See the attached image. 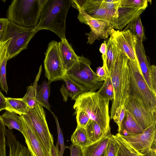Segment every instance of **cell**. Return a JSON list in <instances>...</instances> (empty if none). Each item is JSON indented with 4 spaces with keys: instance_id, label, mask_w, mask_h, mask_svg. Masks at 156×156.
Masks as SVG:
<instances>
[{
    "instance_id": "6da1fadb",
    "label": "cell",
    "mask_w": 156,
    "mask_h": 156,
    "mask_svg": "<svg viewBox=\"0 0 156 156\" xmlns=\"http://www.w3.org/2000/svg\"><path fill=\"white\" fill-rule=\"evenodd\" d=\"M71 5V0H44L35 30H49L61 40L66 38V19Z\"/></svg>"
},
{
    "instance_id": "7a4b0ae2",
    "label": "cell",
    "mask_w": 156,
    "mask_h": 156,
    "mask_svg": "<svg viewBox=\"0 0 156 156\" xmlns=\"http://www.w3.org/2000/svg\"><path fill=\"white\" fill-rule=\"evenodd\" d=\"M129 60L128 57L120 51L115 60L110 76L114 94L110 112L111 119H115L128 98L129 87L128 65Z\"/></svg>"
},
{
    "instance_id": "3957f363",
    "label": "cell",
    "mask_w": 156,
    "mask_h": 156,
    "mask_svg": "<svg viewBox=\"0 0 156 156\" xmlns=\"http://www.w3.org/2000/svg\"><path fill=\"white\" fill-rule=\"evenodd\" d=\"M73 106L75 110L85 112L90 119L98 123L104 133L110 128L109 101L101 98L97 92L88 91L79 95Z\"/></svg>"
},
{
    "instance_id": "277c9868",
    "label": "cell",
    "mask_w": 156,
    "mask_h": 156,
    "mask_svg": "<svg viewBox=\"0 0 156 156\" xmlns=\"http://www.w3.org/2000/svg\"><path fill=\"white\" fill-rule=\"evenodd\" d=\"M129 77L128 98L139 102L147 110L156 112V94L149 88L142 74L138 60H129Z\"/></svg>"
},
{
    "instance_id": "5b68a950",
    "label": "cell",
    "mask_w": 156,
    "mask_h": 156,
    "mask_svg": "<svg viewBox=\"0 0 156 156\" xmlns=\"http://www.w3.org/2000/svg\"><path fill=\"white\" fill-rule=\"evenodd\" d=\"M44 0H13L7 10V19L21 27L35 28Z\"/></svg>"
},
{
    "instance_id": "8992f818",
    "label": "cell",
    "mask_w": 156,
    "mask_h": 156,
    "mask_svg": "<svg viewBox=\"0 0 156 156\" xmlns=\"http://www.w3.org/2000/svg\"><path fill=\"white\" fill-rule=\"evenodd\" d=\"M37 32L35 28L21 27L8 20L1 41H7L8 60L27 49L30 40Z\"/></svg>"
},
{
    "instance_id": "52a82bcc",
    "label": "cell",
    "mask_w": 156,
    "mask_h": 156,
    "mask_svg": "<svg viewBox=\"0 0 156 156\" xmlns=\"http://www.w3.org/2000/svg\"><path fill=\"white\" fill-rule=\"evenodd\" d=\"M37 134L50 156H59L58 142L55 146L53 136L49 130L43 106L38 103L30 108L27 114Z\"/></svg>"
},
{
    "instance_id": "ba28073f",
    "label": "cell",
    "mask_w": 156,
    "mask_h": 156,
    "mask_svg": "<svg viewBox=\"0 0 156 156\" xmlns=\"http://www.w3.org/2000/svg\"><path fill=\"white\" fill-rule=\"evenodd\" d=\"M91 61L83 55L66 73L72 80L83 87L86 92L99 89L103 82L98 81V76L91 69Z\"/></svg>"
},
{
    "instance_id": "9c48e42d",
    "label": "cell",
    "mask_w": 156,
    "mask_h": 156,
    "mask_svg": "<svg viewBox=\"0 0 156 156\" xmlns=\"http://www.w3.org/2000/svg\"><path fill=\"white\" fill-rule=\"evenodd\" d=\"M156 122L142 133L131 136L117 133L114 136L129 149L138 155H146L151 150L156 149Z\"/></svg>"
},
{
    "instance_id": "30bf717a",
    "label": "cell",
    "mask_w": 156,
    "mask_h": 156,
    "mask_svg": "<svg viewBox=\"0 0 156 156\" xmlns=\"http://www.w3.org/2000/svg\"><path fill=\"white\" fill-rule=\"evenodd\" d=\"M58 43L53 40L48 45L44 61L45 75L51 83L62 80L66 74L62 66L58 48Z\"/></svg>"
},
{
    "instance_id": "8fae6325",
    "label": "cell",
    "mask_w": 156,
    "mask_h": 156,
    "mask_svg": "<svg viewBox=\"0 0 156 156\" xmlns=\"http://www.w3.org/2000/svg\"><path fill=\"white\" fill-rule=\"evenodd\" d=\"M79 11L77 18L81 23L88 25L91 31L85 34L88 36L87 43L93 44L96 40L106 39L112 34L114 29L108 23L93 18L87 14L81 7L71 4Z\"/></svg>"
},
{
    "instance_id": "7c38bea8",
    "label": "cell",
    "mask_w": 156,
    "mask_h": 156,
    "mask_svg": "<svg viewBox=\"0 0 156 156\" xmlns=\"http://www.w3.org/2000/svg\"><path fill=\"white\" fill-rule=\"evenodd\" d=\"M71 3L81 8L93 18L107 22L118 30V12L105 9L101 5L100 0H71Z\"/></svg>"
},
{
    "instance_id": "4fadbf2b",
    "label": "cell",
    "mask_w": 156,
    "mask_h": 156,
    "mask_svg": "<svg viewBox=\"0 0 156 156\" xmlns=\"http://www.w3.org/2000/svg\"><path fill=\"white\" fill-rule=\"evenodd\" d=\"M23 134L31 156H50L36 133L27 115H21Z\"/></svg>"
},
{
    "instance_id": "5bb4252c",
    "label": "cell",
    "mask_w": 156,
    "mask_h": 156,
    "mask_svg": "<svg viewBox=\"0 0 156 156\" xmlns=\"http://www.w3.org/2000/svg\"><path fill=\"white\" fill-rule=\"evenodd\" d=\"M112 34L119 50L126 55L129 60L136 61V47L137 43L136 36L129 30H116L113 29Z\"/></svg>"
},
{
    "instance_id": "9a60e30c",
    "label": "cell",
    "mask_w": 156,
    "mask_h": 156,
    "mask_svg": "<svg viewBox=\"0 0 156 156\" xmlns=\"http://www.w3.org/2000/svg\"><path fill=\"white\" fill-rule=\"evenodd\" d=\"M125 105L143 129L156 122V112L148 111L135 100L128 98Z\"/></svg>"
},
{
    "instance_id": "2e32d148",
    "label": "cell",
    "mask_w": 156,
    "mask_h": 156,
    "mask_svg": "<svg viewBox=\"0 0 156 156\" xmlns=\"http://www.w3.org/2000/svg\"><path fill=\"white\" fill-rule=\"evenodd\" d=\"M58 43L60 55L63 69L66 72L78 61L79 56L75 53L66 38Z\"/></svg>"
},
{
    "instance_id": "e0dca14e",
    "label": "cell",
    "mask_w": 156,
    "mask_h": 156,
    "mask_svg": "<svg viewBox=\"0 0 156 156\" xmlns=\"http://www.w3.org/2000/svg\"><path fill=\"white\" fill-rule=\"evenodd\" d=\"M136 54L142 76L151 90L156 94L151 79L150 63L145 54L143 42H138L136 47Z\"/></svg>"
},
{
    "instance_id": "ac0fdd59",
    "label": "cell",
    "mask_w": 156,
    "mask_h": 156,
    "mask_svg": "<svg viewBox=\"0 0 156 156\" xmlns=\"http://www.w3.org/2000/svg\"><path fill=\"white\" fill-rule=\"evenodd\" d=\"M111 135L110 128L101 138L82 148L81 156H105L106 148Z\"/></svg>"
},
{
    "instance_id": "d6986e66",
    "label": "cell",
    "mask_w": 156,
    "mask_h": 156,
    "mask_svg": "<svg viewBox=\"0 0 156 156\" xmlns=\"http://www.w3.org/2000/svg\"><path fill=\"white\" fill-rule=\"evenodd\" d=\"M65 84H63L60 91L63 97V101L66 102L68 97L75 100L80 94L86 92L85 89L72 80L66 74L62 78Z\"/></svg>"
},
{
    "instance_id": "ffe728a7",
    "label": "cell",
    "mask_w": 156,
    "mask_h": 156,
    "mask_svg": "<svg viewBox=\"0 0 156 156\" xmlns=\"http://www.w3.org/2000/svg\"><path fill=\"white\" fill-rule=\"evenodd\" d=\"M144 130L132 114L126 109L120 131L118 133L122 136H131L141 133Z\"/></svg>"
},
{
    "instance_id": "44dd1931",
    "label": "cell",
    "mask_w": 156,
    "mask_h": 156,
    "mask_svg": "<svg viewBox=\"0 0 156 156\" xmlns=\"http://www.w3.org/2000/svg\"><path fill=\"white\" fill-rule=\"evenodd\" d=\"M145 10L140 8H119L118 11V30H121L136 20Z\"/></svg>"
},
{
    "instance_id": "7402d4cb",
    "label": "cell",
    "mask_w": 156,
    "mask_h": 156,
    "mask_svg": "<svg viewBox=\"0 0 156 156\" xmlns=\"http://www.w3.org/2000/svg\"><path fill=\"white\" fill-rule=\"evenodd\" d=\"M6 137L9 156H31L27 148L16 139L11 130L7 129Z\"/></svg>"
},
{
    "instance_id": "603a6c76",
    "label": "cell",
    "mask_w": 156,
    "mask_h": 156,
    "mask_svg": "<svg viewBox=\"0 0 156 156\" xmlns=\"http://www.w3.org/2000/svg\"><path fill=\"white\" fill-rule=\"evenodd\" d=\"M107 43V52L105 67L110 76L115 62L120 52L112 34Z\"/></svg>"
},
{
    "instance_id": "cb8c5ba5",
    "label": "cell",
    "mask_w": 156,
    "mask_h": 156,
    "mask_svg": "<svg viewBox=\"0 0 156 156\" xmlns=\"http://www.w3.org/2000/svg\"><path fill=\"white\" fill-rule=\"evenodd\" d=\"M5 110L18 114L27 115L30 108L22 98H5Z\"/></svg>"
},
{
    "instance_id": "d4e9b609",
    "label": "cell",
    "mask_w": 156,
    "mask_h": 156,
    "mask_svg": "<svg viewBox=\"0 0 156 156\" xmlns=\"http://www.w3.org/2000/svg\"><path fill=\"white\" fill-rule=\"evenodd\" d=\"M1 118L3 123L7 126L9 129H15L22 133L23 126L21 115L10 111H5L1 115Z\"/></svg>"
},
{
    "instance_id": "484cf974",
    "label": "cell",
    "mask_w": 156,
    "mask_h": 156,
    "mask_svg": "<svg viewBox=\"0 0 156 156\" xmlns=\"http://www.w3.org/2000/svg\"><path fill=\"white\" fill-rule=\"evenodd\" d=\"M51 83L44 80L41 84L38 85L36 95V102L49 110L51 112L48 102L50 93Z\"/></svg>"
},
{
    "instance_id": "4316f807",
    "label": "cell",
    "mask_w": 156,
    "mask_h": 156,
    "mask_svg": "<svg viewBox=\"0 0 156 156\" xmlns=\"http://www.w3.org/2000/svg\"><path fill=\"white\" fill-rule=\"evenodd\" d=\"M42 71V67L41 65L33 84L27 87V92L22 98L30 108H34L37 103L36 95L38 86L37 83Z\"/></svg>"
},
{
    "instance_id": "83f0119b",
    "label": "cell",
    "mask_w": 156,
    "mask_h": 156,
    "mask_svg": "<svg viewBox=\"0 0 156 156\" xmlns=\"http://www.w3.org/2000/svg\"><path fill=\"white\" fill-rule=\"evenodd\" d=\"M71 140L72 144L77 145L81 148L92 143L88 137L85 128L78 126L71 136Z\"/></svg>"
},
{
    "instance_id": "f1b7e54d",
    "label": "cell",
    "mask_w": 156,
    "mask_h": 156,
    "mask_svg": "<svg viewBox=\"0 0 156 156\" xmlns=\"http://www.w3.org/2000/svg\"><path fill=\"white\" fill-rule=\"evenodd\" d=\"M85 128L88 137L91 143L98 140L106 133H104L98 123L91 119Z\"/></svg>"
},
{
    "instance_id": "f546056e",
    "label": "cell",
    "mask_w": 156,
    "mask_h": 156,
    "mask_svg": "<svg viewBox=\"0 0 156 156\" xmlns=\"http://www.w3.org/2000/svg\"><path fill=\"white\" fill-rule=\"evenodd\" d=\"M124 30H129L135 35L137 39V42H143L145 35L140 16L136 20L128 24Z\"/></svg>"
},
{
    "instance_id": "4dcf8cb0",
    "label": "cell",
    "mask_w": 156,
    "mask_h": 156,
    "mask_svg": "<svg viewBox=\"0 0 156 156\" xmlns=\"http://www.w3.org/2000/svg\"><path fill=\"white\" fill-rule=\"evenodd\" d=\"M97 92L103 99L108 101H113L114 97V92L110 76L108 77L104 81L102 86Z\"/></svg>"
},
{
    "instance_id": "1f68e13d",
    "label": "cell",
    "mask_w": 156,
    "mask_h": 156,
    "mask_svg": "<svg viewBox=\"0 0 156 156\" xmlns=\"http://www.w3.org/2000/svg\"><path fill=\"white\" fill-rule=\"evenodd\" d=\"M113 136L117 141L119 145L117 156H142L132 151L114 135ZM143 156H156V149H152L146 155Z\"/></svg>"
},
{
    "instance_id": "d6a6232c",
    "label": "cell",
    "mask_w": 156,
    "mask_h": 156,
    "mask_svg": "<svg viewBox=\"0 0 156 156\" xmlns=\"http://www.w3.org/2000/svg\"><path fill=\"white\" fill-rule=\"evenodd\" d=\"M148 1L147 0H120L119 8H140L145 9Z\"/></svg>"
},
{
    "instance_id": "836d02e7",
    "label": "cell",
    "mask_w": 156,
    "mask_h": 156,
    "mask_svg": "<svg viewBox=\"0 0 156 156\" xmlns=\"http://www.w3.org/2000/svg\"><path fill=\"white\" fill-rule=\"evenodd\" d=\"M8 60L6 53L0 65V87L6 94L8 91L6 78V66Z\"/></svg>"
},
{
    "instance_id": "e575fe53",
    "label": "cell",
    "mask_w": 156,
    "mask_h": 156,
    "mask_svg": "<svg viewBox=\"0 0 156 156\" xmlns=\"http://www.w3.org/2000/svg\"><path fill=\"white\" fill-rule=\"evenodd\" d=\"M6 130L0 115V156H6Z\"/></svg>"
},
{
    "instance_id": "d590c367",
    "label": "cell",
    "mask_w": 156,
    "mask_h": 156,
    "mask_svg": "<svg viewBox=\"0 0 156 156\" xmlns=\"http://www.w3.org/2000/svg\"><path fill=\"white\" fill-rule=\"evenodd\" d=\"M118 149V143L112 134L106 148L105 156H117Z\"/></svg>"
},
{
    "instance_id": "8d00e7d4",
    "label": "cell",
    "mask_w": 156,
    "mask_h": 156,
    "mask_svg": "<svg viewBox=\"0 0 156 156\" xmlns=\"http://www.w3.org/2000/svg\"><path fill=\"white\" fill-rule=\"evenodd\" d=\"M51 113L53 115L55 119L57 128L58 133V143L60 145V150L59 152V156H63L65 150L66 148H67V146L65 145L63 134L60 126L57 117L52 112Z\"/></svg>"
},
{
    "instance_id": "74e56055",
    "label": "cell",
    "mask_w": 156,
    "mask_h": 156,
    "mask_svg": "<svg viewBox=\"0 0 156 156\" xmlns=\"http://www.w3.org/2000/svg\"><path fill=\"white\" fill-rule=\"evenodd\" d=\"M76 113L77 126L85 128L90 119L88 115L81 110H76Z\"/></svg>"
},
{
    "instance_id": "f35d334b",
    "label": "cell",
    "mask_w": 156,
    "mask_h": 156,
    "mask_svg": "<svg viewBox=\"0 0 156 156\" xmlns=\"http://www.w3.org/2000/svg\"><path fill=\"white\" fill-rule=\"evenodd\" d=\"M120 0H100L101 5L105 9L118 12Z\"/></svg>"
},
{
    "instance_id": "ab89813d",
    "label": "cell",
    "mask_w": 156,
    "mask_h": 156,
    "mask_svg": "<svg viewBox=\"0 0 156 156\" xmlns=\"http://www.w3.org/2000/svg\"><path fill=\"white\" fill-rule=\"evenodd\" d=\"M98 76V81L99 82H103L109 76L105 66L103 65L102 67H98L96 73Z\"/></svg>"
},
{
    "instance_id": "60d3db41",
    "label": "cell",
    "mask_w": 156,
    "mask_h": 156,
    "mask_svg": "<svg viewBox=\"0 0 156 156\" xmlns=\"http://www.w3.org/2000/svg\"><path fill=\"white\" fill-rule=\"evenodd\" d=\"M126 110V108L125 105L118 112L115 119L113 120L118 126V133L120 131L122 122L125 115Z\"/></svg>"
},
{
    "instance_id": "b9f144b4",
    "label": "cell",
    "mask_w": 156,
    "mask_h": 156,
    "mask_svg": "<svg viewBox=\"0 0 156 156\" xmlns=\"http://www.w3.org/2000/svg\"><path fill=\"white\" fill-rule=\"evenodd\" d=\"M70 152V156H81V148L76 145L71 144L69 146H67Z\"/></svg>"
},
{
    "instance_id": "7bdbcfd3",
    "label": "cell",
    "mask_w": 156,
    "mask_h": 156,
    "mask_svg": "<svg viewBox=\"0 0 156 156\" xmlns=\"http://www.w3.org/2000/svg\"><path fill=\"white\" fill-rule=\"evenodd\" d=\"M7 41L0 42V65L5 55L6 54Z\"/></svg>"
},
{
    "instance_id": "ee69618b",
    "label": "cell",
    "mask_w": 156,
    "mask_h": 156,
    "mask_svg": "<svg viewBox=\"0 0 156 156\" xmlns=\"http://www.w3.org/2000/svg\"><path fill=\"white\" fill-rule=\"evenodd\" d=\"M150 71L151 82L154 89L156 91V66L155 65H151Z\"/></svg>"
},
{
    "instance_id": "f6af8a7d",
    "label": "cell",
    "mask_w": 156,
    "mask_h": 156,
    "mask_svg": "<svg viewBox=\"0 0 156 156\" xmlns=\"http://www.w3.org/2000/svg\"><path fill=\"white\" fill-rule=\"evenodd\" d=\"M99 51L102 54L103 65L105 66L107 52V43L105 41H104L103 43L101 44L99 48Z\"/></svg>"
},
{
    "instance_id": "bcb514c9",
    "label": "cell",
    "mask_w": 156,
    "mask_h": 156,
    "mask_svg": "<svg viewBox=\"0 0 156 156\" xmlns=\"http://www.w3.org/2000/svg\"><path fill=\"white\" fill-rule=\"evenodd\" d=\"M8 20L6 18H0V42L2 41L5 29Z\"/></svg>"
},
{
    "instance_id": "7dc6e473",
    "label": "cell",
    "mask_w": 156,
    "mask_h": 156,
    "mask_svg": "<svg viewBox=\"0 0 156 156\" xmlns=\"http://www.w3.org/2000/svg\"><path fill=\"white\" fill-rule=\"evenodd\" d=\"M5 98L0 90V112L5 109L6 107Z\"/></svg>"
}]
</instances>
